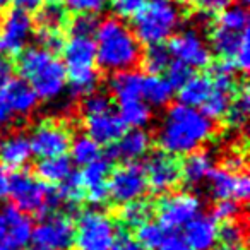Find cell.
<instances>
[{
    "label": "cell",
    "mask_w": 250,
    "mask_h": 250,
    "mask_svg": "<svg viewBox=\"0 0 250 250\" xmlns=\"http://www.w3.org/2000/svg\"><path fill=\"white\" fill-rule=\"evenodd\" d=\"M214 132V122L197 108L187 104H173L161 118L156 141L161 151L171 156H187L201 149Z\"/></svg>",
    "instance_id": "6da1fadb"
},
{
    "label": "cell",
    "mask_w": 250,
    "mask_h": 250,
    "mask_svg": "<svg viewBox=\"0 0 250 250\" xmlns=\"http://www.w3.org/2000/svg\"><path fill=\"white\" fill-rule=\"evenodd\" d=\"M96 65L110 74L136 69L141 62V43L122 19L108 18L98 24L93 36Z\"/></svg>",
    "instance_id": "7a4b0ae2"
},
{
    "label": "cell",
    "mask_w": 250,
    "mask_h": 250,
    "mask_svg": "<svg viewBox=\"0 0 250 250\" xmlns=\"http://www.w3.org/2000/svg\"><path fill=\"white\" fill-rule=\"evenodd\" d=\"M18 70L21 79L31 86L38 100L57 101L67 89V76L63 63L55 53L40 46L26 48L19 55Z\"/></svg>",
    "instance_id": "3957f363"
},
{
    "label": "cell",
    "mask_w": 250,
    "mask_h": 250,
    "mask_svg": "<svg viewBox=\"0 0 250 250\" xmlns=\"http://www.w3.org/2000/svg\"><path fill=\"white\" fill-rule=\"evenodd\" d=\"M62 57L70 94L84 98L94 93L100 81L94 40L86 36H70L67 42H63Z\"/></svg>",
    "instance_id": "277c9868"
},
{
    "label": "cell",
    "mask_w": 250,
    "mask_h": 250,
    "mask_svg": "<svg viewBox=\"0 0 250 250\" xmlns=\"http://www.w3.org/2000/svg\"><path fill=\"white\" fill-rule=\"evenodd\" d=\"M184 12L178 0H147L132 18L137 42L144 45H165L182 24Z\"/></svg>",
    "instance_id": "5b68a950"
},
{
    "label": "cell",
    "mask_w": 250,
    "mask_h": 250,
    "mask_svg": "<svg viewBox=\"0 0 250 250\" xmlns=\"http://www.w3.org/2000/svg\"><path fill=\"white\" fill-rule=\"evenodd\" d=\"M81 111L84 117L86 136L96 141L100 146H111L127 130L118 113L113 110L111 98L104 93L94 91L84 96Z\"/></svg>",
    "instance_id": "8992f818"
},
{
    "label": "cell",
    "mask_w": 250,
    "mask_h": 250,
    "mask_svg": "<svg viewBox=\"0 0 250 250\" xmlns=\"http://www.w3.org/2000/svg\"><path fill=\"white\" fill-rule=\"evenodd\" d=\"M9 195L14 206L24 214L48 216L59 208L57 187L42 182L26 171H16L9 180Z\"/></svg>",
    "instance_id": "52a82bcc"
},
{
    "label": "cell",
    "mask_w": 250,
    "mask_h": 250,
    "mask_svg": "<svg viewBox=\"0 0 250 250\" xmlns=\"http://www.w3.org/2000/svg\"><path fill=\"white\" fill-rule=\"evenodd\" d=\"M117 236V226L113 219L103 211L87 209L81 212L74 225L76 250H111Z\"/></svg>",
    "instance_id": "ba28073f"
},
{
    "label": "cell",
    "mask_w": 250,
    "mask_h": 250,
    "mask_svg": "<svg viewBox=\"0 0 250 250\" xmlns=\"http://www.w3.org/2000/svg\"><path fill=\"white\" fill-rule=\"evenodd\" d=\"M202 201L194 192H168L156 206L158 223L165 231L182 229L201 214Z\"/></svg>",
    "instance_id": "9c48e42d"
},
{
    "label": "cell",
    "mask_w": 250,
    "mask_h": 250,
    "mask_svg": "<svg viewBox=\"0 0 250 250\" xmlns=\"http://www.w3.org/2000/svg\"><path fill=\"white\" fill-rule=\"evenodd\" d=\"M28 139L33 156L45 160V158L65 156L72 143V132L63 122L45 118L33 127Z\"/></svg>",
    "instance_id": "30bf717a"
},
{
    "label": "cell",
    "mask_w": 250,
    "mask_h": 250,
    "mask_svg": "<svg viewBox=\"0 0 250 250\" xmlns=\"http://www.w3.org/2000/svg\"><path fill=\"white\" fill-rule=\"evenodd\" d=\"M74 242V221L67 214H48L33 226L31 243L36 250H70Z\"/></svg>",
    "instance_id": "8fae6325"
},
{
    "label": "cell",
    "mask_w": 250,
    "mask_h": 250,
    "mask_svg": "<svg viewBox=\"0 0 250 250\" xmlns=\"http://www.w3.org/2000/svg\"><path fill=\"white\" fill-rule=\"evenodd\" d=\"M211 52H214L221 60L231 63L235 69L247 70L250 65V40L249 29L245 31H229L214 26L209 36Z\"/></svg>",
    "instance_id": "7c38bea8"
},
{
    "label": "cell",
    "mask_w": 250,
    "mask_h": 250,
    "mask_svg": "<svg viewBox=\"0 0 250 250\" xmlns=\"http://www.w3.org/2000/svg\"><path fill=\"white\" fill-rule=\"evenodd\" d=\"M146 188L143 167L136 163H124L108 175V197L117 204L143 199Z\"/></svg>",
    "instance_id": "4fadbf2b"
},
{
    "label": "cell",
    "mask_w": 250,
    "mask_h": 250,
    "mask_svg": "<svg viewBox=\"0 0 250 250\" xmlns=\"http://www.w3.org/2000/svg\"><path fill=\"white\" fill-rule=\"evenodd\" d=\"M146 185L154 194H168L182 180L180 163L177 158L163 151H156L147 156L143 167Z\"/></svg>",
    "instance_id": "5bb4252c"
},
{
    "label": "cell",
    "mask_w": 250,
    "mask_h": 250,
    "mask_svg": "<svg viewBox=\"0 0 250 250\" xmlns=\"http://www.w3.org/2000/svg\"><path fill=\"white\" fill-rule=\"evenodd\" d=\"M168 52L171 59L185 63L190 69H206L211 65L212 52L201 35L194 29L173 35L168 40Z\"/></svg>",
    "instance_id": "9a60e30c"
},
{
    "label": "cell",
    "mask_w": 250,
    "mask_h": 250,
    "mask_svg": "<svg viewBox=\"0 0 250 250\" xmlns=\"http://www.w3.org/2000/svg\"><path fill=\"white\" fill-rule=\"evenodd\" d=\"M35 33L31 14L19 9H12L2 19L0 24V50L7 57L21 55Z\"/></svg>",
    "instance_id": "2e32d148"
},
{
    "label": "cell",
    "mask_w": 250,
    "mask_h": 250,
    "mask_svg": "<svg viewBox=\"0 0 250 250\" xmlns=\"http://www.w3.org/2000/svg\"><path fill=\"white\" fill-rule=\"evenodd\" d=\"M33 223L16 206L0 209V250H24L31 243Z\"/></svg>",
    "instance_id": "e0dca14e"
},
{
    "label": "cell",
    "mask_w": 250,
    "mask_h": 250,
    "mask_svg": "<svg viewBox=\"0 0 250 250\" xmlns=\"http://www.w3.org/2000/svg\"><path fill=\"white\" fill-rule=\"evenodd\" d=\"M209 192L216 201L243 202L250 195V178L245 171H233L228 168H214L208 178Z\"/></svg>",
    "instance_id": "ac0fdd59"
},
{
    "label": "cell",
    "mask_w": 250,
    "mask_h": 250,
    "mask_svg": "<svg viewBox=\"0 0 250 250\" xmlns=\"http://www.w3.org/2000/svg\"><path fill=\"white\" fill-rule=\"evenodd\" d=\"M110 161L100 158L94 163L83 167L81 180L84 185V201L93 206H103L108 201V175H110Z\"/></svg>",
    "instance_id": "d6986e66"
},
{
    "label": "cell",
    "mask_w": 250,
    "mask_h": 250,
    "mask_svg": "<svg viewBox=\"0 0 250 250\" xmlns=\"http://www.w3.org/2000/svg\"><path fill=\"white\" fill-rule=\"evenodd\" d=\"M151 149V136L144 129H129L122 134L115 144H111L110 158L124 163H136L143 160Z\"/></svg>",
    "instance_id": "ffe728a7"
},
{
    "label": "cell",
    "mask_w": 250,
    "mask_h": 250,
    "mask_svg": "<svg viewBox=\"0 0 250 250\" xmlns=\"http://www.w3.org/2000/svg\"><path fill=\"white\" fill-rule=\"evenodd\" d=\"M0 100L9 108L12 117H28L38 108V96L26 81L12 79L0 91Z\"/></svg>",
    "instance_id": "44dd1931"
},
{
    "label": "cell",
    "mask_w": 250,
    "mask_h": 250,
    "mask_svg": "<svg viewBox=\"0 0 250 250\" xmlns=\"http://www.w3.org/2000/svg\"><path fill=\"white\" fill-rule=\"evenodd\" d=\"M31 146L26 134L12 132L0 139V167L5 170H22L31 161Z\"/></svg>",
    "instance_id": "7402d4cb"
},
{
    "label": "cell",
    "mask_w": 250,
    "mask_h": 250,
    "mask_svg": "<svg viewBox=\"0 0 250 250\" xmlns=\"http://www.w3.org/2000/svg\"><path fill=\"white\" fill-rule=\"evenodd\" d=\"M184 229V238L192 250H212L216 243H218L219 226L212 216H195Z\"/></svg>",
    "instance_id": "603a6c76"
},
{
    "label": "cell",
    "mask_w": 250,
    "mask_h": 250,
    "mask_svg": "<svg viewBox=\"0 0 250 250\" xmlns=\"http://www.w3.org/2000/svg\"><path fill=\"white\" fill-rule=\"evenodd\" d=\"M144 77H146L144 74L134 69L113 74L110 79V91L117 104L132 100H143Z\"/></svg>",
    "instance_id": "cb8c5ba5"
},
{
    "label": "cell",
    "mask_w": 250,
    "mask_h": 250,
    "mask_svg": "<svg viewBox=\"0 0 250 250\" xmlns=\"http://www.w3.org/2000/svg\"><path fill=\"white\" fill-rule=\"evenodd\" d=\"M212 170H214V160H212L211 153L202 149L187 154L184 163H180L182 180L190 187H197V185L208 182Z\"/></svg>",
    "instance_id": "d4e9b609"
},
{
    "label": "cell",
    "mask_w": 250,
    "mask_h": 250,
    "mask_svg": "<svg viewBox=\"0 0 250 250\" xmlns=\"http://www.w3.org/2000/svg\"><path fill=\"white\" fill-rule=\"evenodd\" d=\"M212 91H214V84L209 74H195V76L192 74L190 79L182 87H178V98L182 104L201 110L212 94Z\"/></svg>",
    "instance_id": "484cf974"
},
{
    "label": "cell",
    "mask_w": 250,
    "mask_h": 250,
    "mask_svg": "<svg viewBox=\"0 0 250 250\" xmlns=\"http://www.w3.org/2000/svg\"><path fill=\"white\" fill-rule=\"evenodd\" d=\"M250 113V93L247 84H240L233 93L228 110L225 113V122L231 130H240L247 125Z\"/></svg>",
    "instance_id": "4316f807"
},
{
    "label": "cell",
    "mask_w": 250,
    "mask_h": 250,
    "mask_svg": "<svg viewBox=\"0 0 250 250\" xmlns=\"http://www.w3.org/2000/svg\"><path fill=\"white\" fill-rule=\"evenodd\" d=\"M117 113L127 129H144L151 122L153 111L144 100H132L117 104Z\"/></svg>",
    "instance_id": "83f0119b"
},
{
    "label": "cell",
    "mask_w": 250,
    "mask_h": 250,
    "mask_svg": "<svg viewBox=\"0 0 250 250\" xmlns=\"http://www.w3.org/2000/svg\"><path fill=\"white\" fill-rule=\"evenodd\" d=\"M173 86L165 79L163 76H147L144 77L143 86V100L149 106L160 108L167 106L173 98Z\"/></svg>",
    "instance_id": "f1b7e54d"
},
{
    "label": "cell",
    "mask_w": 250,
    "mask_h": 250,
    "mask_svg": "<svg viewBox=\"0 0 250 250\" xmlns=\"http://www.w3.org/2000/svg\"><path fill=\"white\" fill-rule=\"evenodd\" d=\"M40 180L48 185H59L72 173V163L67 156H55L40 160L36 167Z\"/></svg>",
    "instance_id": "f546056e"
},
{
    "label": "cell",
    "mask_w": 250,
    "mask_h": 250,
    "mask_svg": "<svg viewBox=\"0 0 250 250\" xmlns=\"http://www.w3.org/2000/svg\"><path fill=\"white\" fill-rule=\"evenodd\" d=\"M69 151L70 163H76L77 167H87V165L94 163L101 158V146L86 134L72 139Z\"/></svg>",
    "instance_id": "4dcf8cb0"
},
{
    "label": "cell",
    "mask_w": 250,
    "mask_h": 250,
    "mask_svg": "<svg viewBox=\"0 0 250 250\" xmlns=\"http://www.w3.org/2000/svg\"><path fill=\"white\" fill-rule=\"evenodd\" d=\"M153 212H154V208L149 201L137 199V201H130V202H127V204H122L120 211H118V219H120L124 226L139 228L141 225L151 221Z\"/></svg>",
    "instance_id": "1f68e13d"
},
{
    "label": "cell",
    "mask_w": 250,
    "mask_h": 250,
    "mask_svg": "<svg viewBox=\"0 0 250 250\" xmlns=\"http://www.w3.org/2000/svg\"><path fill=\"white\" fill-rule=\"evenodd\" d=\"M36 12L40 26L62 29L69 22V11L62 4V0H45Z\"/></svg>",
    "instance_id": "d6a6232c"
},
{
    "label": "cell",
    "mask_w": 250,
    "mask_h": 250,
    "mask_svg": "<svg viewBox=\"0 0 250 250\" xmlns=\"http://www.w3.org/2000/svg\"><path fill=\"white\" fill-rule=\"evenodd\" d=\"M143 67L149 76H161L171 62V55L167 45H151L141 55Z\"/></svg>",
    "instance_id": "836d02e7"
},
{
    "label": "cell",
    "mask_w": 250,
    "mask_h": 250,
    "mask_svg": "<svg viewBox=\"0 0 250 250\" xmlns=\"http://www.w3.org/2000/svg\"><path fill=\"white\" fill-rule=\"evenodd\" d=\"M216 26L229 31H245L249 29V12L243 5H231L216 18Z\"/></svg>",
    "instance_id": "e575fe53"
},
{
    "label": "cell",
    "mask_w": 250,
    "mask_h": 250,
    "mask_svg": "<svg viewBox=\"0 0 250 250\" xmlns=\"http://www.w3.org/2000/svg\"><path fill=\"white\" fill-rule=\"evenodd\" d=\"M57 194H59L60 202H65L69 206L81 204L84 201V185L81 180V175L72 171L62 184H59Z\"/></svg>",
    "instance_id": "d590c367"
},
{
    "label": "cell",
    "mask_w": 250,
    "mask_h": 250,
    "mask_svg": "<svg viewBox=\"0 0 250 250\" xmlns=\"http://www.w3.org/2000/svg\"><path fill=\"white\" fill-rule=\"evenodd\" d=\"M136 229L137 233L134 236L139 242V245L143 247V250H156L160 247V243L163 242V238L167 236V231L163 229V226L156 221H147Z\"/></svg>",
    "instance_id": "8d00e7d4"
},
{
    "label": "cell",
    "mask_w": 250,
    "mask_h": 250,
    "mask_svg": "<svg viewBox=\"0 0 250 250\" xmlns=\"http://www.w3.org/2000/svg\"><path fill=\"white\" fill-rule=\"evenodd\" d=\"M218 243L219 247H247L245 243V229L238 219L223 223L218 229Z\"/></svg>",
    "instance_id": "74e56055"
},
{
    "label": "cell",
    "mask_w": 250,
    "mask_h": 250,
    "mask_svg": "<svg viewBox=\"0 0 250 250\" xmlns=\"http://www.w3.org/2000/svg\"><path fill=\"white\" fill-rule=\"evenodd\" d=\"M69 31L70 36H86L93 38L94 33L100 24V19L94 14H76L72 19H69Z\"/></svg>",
    "instance_id": "f35d334b"
},
{
    "label": "cell",
    "mask_w": 250,
    "mask_h": 250,
    "mask_svg": "<svg viewBox=\"0 0 250 250\" xmlns=\"http://www.w3.org/2000/svg\"><path fill=\"white\" fill-rule=\"evenodd\" d=\"M36 42L38 46L50 53H57L62 50L63 46V35L62 29L57 28H46V26H40L38 31H36Z\"/></svg>",
    "instance_id": "ab89813d"
},
{
    "label": "cell",
    "mask_w": 250,
    "mask_h": 250,
    "mask_svg": "<svg viewBox=\"0 0 250 250\" xmlns=\"http://www.w3.org/2000/svg\"><path fill=\"white\" fill-rule=\"evenodd\" d=\"M65 9L74 14H100L108 5V0H62Z\"/></svg>",
    "instance_id": "60d3db41"
},
{
    "label": "cell",
    "mask_w": 250,
    "mask_h": 250,
    "mask_svg": "<svg viewBox=\"0 0 250 250\" xmlns=\"http://www.w3.org/2000/svg\"><path fill=\"white\" fill-rule=\"evenodd\" d=\"M146 2L147 0H108V5L117 19H132Z\"/></svg>",
    "instance_id": "b9f144b4"
},
{
    "label": "cell",
    "mask_w": 250,
    "mask_h": 250,
    "mask_svg": "<svg viewBox=\"0 0 250 250\" xmlns=\"http://www.w3.org/2000/svg\"><path fill=\"white\" fill-rule=\"evenodd\" d=\"M165 72H167V77H165V79H167L168 83L173 86V89L182 87L192 76L190 67H187L185 63H182V62H177V60H171L170 65L167 67V70H165Z\"/></svg>",
    "instance_id": "7bdbcfd3"
},
{
    "label": "cell",
    "mask_w": 250,
    "mask_h": 250,
    "mask_svg": "<svg viewBox=\"0 0 250 250\" xmlns=\"http://www.w3.org/2000/svg\"><path fill=\"white\" fill-rule=\"evenodd\" d=\"M195 11L202 18H218L233 5V0H194Z\"/></svg>",
    "instance_id": "ee69618b"
},
{
    "label": "cell",
    "mask_w": 250,
    "mask_h": 250,
    "mask_svg": "<svg viewBox=\"0 0 250 250\" xmlns=\"http://www.w3.org/2000/svg\"><path fill=\"white\" fill-rule=\"evenodd\" d=\"M240 208L238 202L235 201H218L214 206V212H212V218L216 221L221 223H228V221H235L236 218L240 216Z\"/></svg>",
    "instance_id": "f6af8a7d"
},
{
    "label": "cell",
    "mask_w": 250,
    "mask_h": 250,
    "mask_svg": "<svg viewBox=\"0 0 250 250\" xmlns=\"http://www.w3.org/2000/svg\"><path fill=\"white\" fill-rule=\"evenodd\" d=\"M111 250H143V247L139 245V242H137L134 235H130L127 231H120L115 236Z\"/></svg>",
    "instance_id": "bcb514c9"
},
{
    "label": "cell",
    "mask_w": 250,
    "mask_h": 250,
    "mask_svg": "<svg viewBox=\"0 0 250 250\" xmlns=\"http://www.w3.org/2000/svg\"><path fill=\"white\" fill-rule=\"evenodd\" d=\"M156 250H192V249L185 242L184 236L177 235V233H171V235L165 236L163 242L160 243V247Z\"/></svg>",
    "instance_id": "7dc6e473"
},
{
    "label": "cell",
    "mask_w": 250,
    "mask_h": 250,
    "mask_svg": "<svg viewBox=\"0 0 250 250\" xmlns=\"http://www.w3.org/2000/svg\"><path fill=\"white\" fill-rule=\"evenodd\" d=\"M14 79V63L7 55H0V91Z\"/></svg>",
    "instance_id": "c3c4849f"
},
{
    "label": "cell",
    "mask_w": 250,
    "mask_h": 250,
    "mask_svg": "<svg viewBox=\"0 0 250 250\" xmlns=\"http://www.w3.org/2000/svg\"><path fill=\"white\" fill-rule=\"evenodd\" d=\"M43 2H45V0H12V4L16 5V9L28 12V14L38 11V9L42 7Z\"/></svg>",
    "instance_id": "681fc988"
},
{
    "label": "cell",
    "mask_w": 250,
    "mask_h": 250,
    "mask_svg": "<svg viewBox=\"0 0 250 250\" xmlns=\"http://www.w3.org/2000/svg\"><path fill=\"white\" fill-rule=\"evenodd\" d=\"M9 180L11 177H9L7 170L0 167V201H4L9 195Z\"/></svg>",
    "instance_id": "f907efd6"
},
{
    "label": "cell",
    "mask_w": 250,
    "mask_h": 250,
    "mask_svg": "<svg viewBox=\"0 0 250 250\" xmlns=\"http://www.w3.org/2000/svg\"><path fill=\"white\" fill-rule=\"evenodd\" d=\"M12 113L9 111V108L4 104V101L0 100V129H4V127H7L9 124L12 122Z\"/></svg>",
    "instance_id": "816d5d0a"
},
{
    "label": "cell",
    "mask_w": 250,
    "mask_h": 250,
    "mask_svg": "<svg viewBox=\"0 0 250 250\" xmlns=\"http://www.w3.org/2000/svg\"><path fill=\"white\" fill-rule=\"evenodd\" d=\"M11 4H12V0H0V12L5 11Z\"/></svg>",
    "instance_id": "f5cc1de1"
},
{
    "label": "cell",
    "mask_w": 250,
    "mask_h": 250,
    "mask_svg": "<svg viewBox=\"0 0 250 250\" xmlns=\"http://www.w3.org/2000/svg\"><path fill=\"white\" fill-rule=\"evenodd\" d=\"M249 2H250V0H240V4H242V5H245V4H249Z\"/></svg>",
    "instance_id": "db71d44e"
},
{
    "label": "cell",
    "mask_w": 250,
    "mask_h": 250,
    "mask_svg": "<svg viewBox=\"0 0 250 250\" xmlns=\"http://www.w3.org/2000/svg\"><path fill=\"white\" fill-rule=\"evenodd\" d=\"M182 2H194V0H182Z\"/></svg>",
    "instance_id": "11a10c76"
},
{
    "label": "cell",
    "mask_w": 250,
    "mask_h": 250,
    "mask_svg": "<svg viewBox=\"0 0 250 250\" xmlns=\"http://www.w3.org/2000/svg\"><path fill=\"white\" fill-rule=\"evenodd\" d=\"M31 250H36V249H35V247H33V249H31Z\"/></svg>",
    "instance_id": "9f6ffc18"
}]
</instances>
